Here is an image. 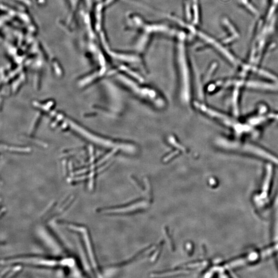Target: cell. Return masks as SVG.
<instances>
[{"mask_svg": "<svg viewBox=\"0 0 278 278\" xmlns=\"http://www.w3.org/2000/svg\"><path fill=\"white\" fill-rule=\"evenodd\" d=\"M216 144L224 149L250 155L278 165V157L263 148L250 143L234 140L228 138H220L216 140Z\"/></svg>", "mask_w": 278, "mask_h": 278, "instance_id": "cell-1", "label": "cell"}, {"mask_svg": "<svg viewBox=\"0 0 278 278\" xmlns=\"http://www.w3.org/2000/svg\"><path fill=\"white\" fill-rule=\"evenodd\" d=\"M180 39L177 41L176 46V56L180 80V96L184 103H188L190 100V72L187 60L184 45Z\"/></svg>", "mask_w": 278, "mask_h": 278, "instance_id": "cell-2", "label": "cell"}, {"mask_svg": "<svg viewBox=\"0 0 278 278\" xmlns=\"http://www.w3.org/2000/svg\"><path fill=\"white\" fill-rule=\"evenodd\" d=\"M195 106L197 109L202 111L205 114L210 117L217 119L225 125L233 130L235 134L238 135L244 134H255L256 133L254 127L249 125L248 123H240L233 117H229L224 113H220L219 111L212 109L207 106L201 104L199 102H195Z\"/></svg>", "mask_w": 278, "mask_h": 278, "instance_id": "cell-3", "label": "cell"}, {"mask_svg": "<svg viewBox=\"0 0 278 278\" xmlns=\"http://www.w3.org/2000/svg\"><path fill=\"white\" fill-rule=\"evenodd\" d=\"M276 253H278V242H274L272 246L265 249L259 251H252L242 257L233 260L227 263L224 266V267L225 269L231 270L236 269L265 259Z\"/></svg>", "mask_w": 278, "mask_h": 278, "instance_id": "cell-4", "label": "cell"}, {"mask_svg": "<svg viewBox=\"0 0 278 278\" xmlns=\"http://www.w3.org/2000/svg\"><path fill=\"white\" fill-rule=\"evenodd\" d=\"M273 173L274 171L272 165L268 164L266 167L265 172L262 183L261 190L259 193L255 194L253 197V203L255 206L259 209H263L265 207L269 201Z\"/></svg>", "mask_w": 278, "mask_h": 278, "instance_id": "cell-5", "label": "cell"}, {"mask_svg": "<svg viewBox=\"0 0 278 278\" xmlns=\"http://www.w3.org/2000/svg\"><path fill=\"white\" fill-rule=\"evenodd\" d=\"M123 80L128 87L130 88L134 92L138 94V95L150 100L155 103H160V101L158 100L157 94L153 90H151L147 88H141L136 85L134 82H132L130 80L126 78H124Z\"/></svg>", "mask_w": 278, "mask_h": 278, "instance_id": "cell-6", "label": "cell"}, {"mask_svg": "<svg viewBox=\"0 0 278 278\" xmlns=\"http://www.w3.org/2000/svg\"><path fill=\"white\" fill-rule=\"evenodd\" d=\"M272 240L274 242H278V195L274 200L273 207Z\"/></svg>", "mask_w": 278, "mask_h": 278, "instance_id": "cell-7", "label": "cell"}, {"mask_svg": "<svg viewBox=\"0 0 278 278\" xmlns=\"http://www.w3.org/2000/svg\"><path fill=\"white\" fill-rule=\"evenodd\" d=\"M164 230L165 235L166 236V238H167V240H168L169 242L170 248L171 249V251H173L175 250V244H174V243H173V239L171 238V234L169 233V228H167V227H165Z\"/></svg>", "mask_w": 278, "mask_h": 278, "instance_id": "cell-8", "label": "cell"}, {"mask_svg": "<svg viewBox=\"0 0 278 278\" xmlns=\"http://www.w3.org/2000/svg\"><path fill=\"white\" fill-rule=\"evenodd\" d=\"M145 181L146 185L147 190V195L149 201H153V190L151 188V182L147 178H145Z\"/></svg>", "mask_w": 278, "mask_h": 278, "instance_id": "cell-9", "label": "cell"}, {"mask_svg": "<svg viewBox=\"0 0 278 278\" xmlns=\"http://www.w3.org/2000/svg\"><path fill=\"white\" fill-rule=\"evenodd\" d=\"M162 246H163V242H162L161 246L159 247V249L157 250V251L155 252V254L153 255V258L151 260L152 261L155 262L159 258V256L160 255V253L161 252V250L162 249Z\"/></svg>", "mask_w": 278, "mask_h": 278, "instance_id": "cell-10", "label": "cell"}, {"mask_svg": "<svg viewBox=\"0 0 278 278\" xmlns=\"http://www.w3.org/2000/svg\"><path fill=\"white\" fill-rule=\"evenodd\" d=\"M131 178H132V180L134 183V184L137 187V188H139L140 190L142 191H144V188L143 187L142 184H141L140 182H139V181L137 180V179H136L133 177H132Z\"/></svg>", "mask_w": 278, "mask_h": 278, "instance_id": "cell-11", "label": "cell"}, {"mask_svg": "<svg viewBox=\"0 0 278 278\" xmlns=\"http://www.w3.org/2000/svg\"><path fill=\"white\" fill-rule=\"evenodd\" d=\"M186 248L188 249V253L192 254L193 252V246L192 243H191V242H188L186 244Z\"/></svg>", "mask_w": 278, "mask_h": 278, "instance_id": "cell-12", "label": "cell"}]
</instances>
